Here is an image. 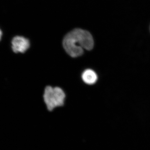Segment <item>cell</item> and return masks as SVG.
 I'll return each mask as SVG.
<instances>
[{
	"label": "cell",
	"mask_w": 150,
	"mask_h": 150,
	"mask_svg": "<svg viewBox=\"0 0 150 150\" xmlns=\"http://www.w3.org/2000/svg\"><path fill=\"white\" fill-rule=\"evenodd\" d=\"M3 36V32L0 29V41L1 40L2 37Z\"/></svg>",
	"instance_id": "obj_5"
},
{
	"label": "cell",
	"mask_w": 150,
	"mask_h": 150,
	"mask_svg": "<svg viewBox=\"0 0 150 150\" xmlns=\"http://www.w3.org/2000/svg\"><path fill=\"white\" fill-rule=\"evenodd\" d=\"M11 48L15 53H24L30 46V42L27 38L23 36H15L11 40Z\"/></svg>",
	"instance_id": "obj_3"
},
{
	"label": "cell",
	"mask_w": 150,
	"mask_h": 150,
	"mask_svg": "<svg viewBox=\"0 0 150 150\" xmlns=\"http://www.w3.org/2000/svg\"><path fill=\"white\" fill-rule=\"evenodd\" d=\"M82 79L86 83L92 85L95 83L97 81L98 76L93 70H86L82 75Z\"/></svg>",
	"instance_id": "obj_4"
},
{
	"label": "cell",
	"mask_w": 150,
	"mask_h": 150,
	"mask_svg": "<svg viewBox=\"0 0 150 150\" xmlns=\"http://www.w3.org/2000/svg\"><path fill=\"white\" fill-rule=\"evenodd\" d=\"M63 45L67 54L73 58H76L83 54L84 49L91 50L93 48L94 40L88 31L76 28L65 36Z\"/></svg>",
	"instance_id": "obj_1"
},
{
	"label": "cell",
	"mask_w": 150,
	"mask_h": 150,
	"mask_svg": "<svg viewBox=\"0 0 150 150\" xmlns=\"http://www.w3.org/2000/svg\"><path fill=\"white\" fill-rule=\"evenodd\" d=\"M65 97V93L60 88L48 86L45 88L43 99L49 111H52L55 108L63 106Z\"/></svg>",
	"instance_id": "obj_2"
}]
</instances>
